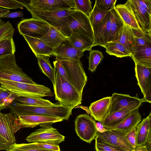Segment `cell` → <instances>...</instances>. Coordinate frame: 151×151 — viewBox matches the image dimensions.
<instances>
[{
  "label": "cell",
  "instance_id": "cell-1",
  "mask_svg": "<svg viewBox=\"0 0 151 151\" xmlns=\"http://www.w3.org/2000/svg\"><path fill=\"white\" fill-rule=\"evenodd\" d=\"M13 114L20 115H37L61 118L68 120L72 115L73 108L62 104H54L48 106H34L13 102L9 106Z\"/></svg>",
  "mask_w": 151,
  "mask_h": 151
},
{
  "label": "cell",
  "instance_id": "cell-2",
  "mask_svg": "<svg viewBox=\"0 0 151 151\" xmlns=\"http://www.w3.org/2000/svg\"><path fill=\"white\" fill-rule=\"evenodd\" d=\"M55 99L60 104L73 108L81 104L82 95L71 83L62 77L54 67Z\"/></svg>",
  "mask_w": 151,
  "mask_h": 151
},
{
  "label": "cell",
  "instance_id": "cell-3",
  "mask_svg": "<svg viewBox=\"0 0 151 151\" xmlns=\"http://www.w3.org/2000/svg\"><path fill=\"white\" fill-rule=\"evenodd\" d=\"M0 83L1 86L16 97L42 98L54 95L49 88L37 83L31 84L4 79L0 80Z\"/></svg>",
  "mask_w": 151,
  "mask_h": 151
},
{
  "label": "cell",
  "instance_id": "cell-4",
  "mask_svg": "<svg viewBox=\"0 0 151 151\" xmlns=\"http://www.w3.org/2000/svg\"><path fill=\"white\" fill-rule=\"evenodd\" d=\"M23 128L18 117L11 113L0 115V150L9 151L16 143L15 133Z\"/></svg>",
  "mask_w": 151,
  "mask_h": 151
},
{
  "label": "cell",
  "instance_id": "cell-5",
  "mask_svg": "<svg viewBox=\"0 0 151 151\" xmlns=\"http://www.w3.org/2000/svg\"><path fill=\"white\" fill-rule=\"evenodd\" d=\"M36 84L17 65L14 54L0 57V80Z\"/></svg>",
  "mask_w": 151,
  "mask_h": 151
},
{
  "label": "cell",
  "instance_id": "cell-6",
  "mask_svg": "<svg viewBox=\"0 0 151 151\" xmlns=\"http://www.w3.org/2000/svg\"><path fill=\"white\" fill-rule=\"evenodd\" d=\"M74 10L70 9L54 12L36 10L29 11L31 14L32 17L45 22L68 37L71 32L67 24V17Z\"/></svg>",
  "mask_w": 151,
  "mask_h": 151
},
{
  "label": "cell",
  "instance_id": "cell-7",
  "mask_svg": "<svg viewBox=\"0 0 151 151\" xmlns=\"http://www.w3.org/2000/svg\"><path fill=\"white\" fill-rule=\"evenodd\" d=\"M58 60L60 61L65 70L72 84L82 95L87 77L80 60L68 59Z\"/></svg>",
  "mask_w": 151,
  "mask_h": 151
},
{
  "label": "cell",
  "instance_id": "cell-8",
  "mask_svg": "<svg viewBox=\"0 0 151 151\" xmlns=\"http://www.w3.org/2000/svg\"><path fill=\"white\" fill-rule=\"evenodd\" d=\"M67 24L71 33L81 34L95 42L93 31L87 15L80 11L75 10L68 16Z\"/></svg>",
  "mask_w": 151,
  "mask_h": 151
},
{
  "label": "cell",
  "instance_id": "cell-9",
  "mask_svg": "<svg viewBox=\"0 0 151 151\" xmlns=\"http://www.w3.org/2000/svg\"><path fill=\"white\" fill-rule=\"evenodd\" d=\"M144 102H145L143 98L114 93L111 97V102L107 115L120 111H133L138 109Z\"/></svg>",
  "mask_w": 151,
  "mask_h": 151
},
{
  "label": "cell",
  "instance_id": "cell-10",
  "mask_svg": "<svg viewBox=\"0 0 151 151\" xmlns=\"http://www.w3.org/2000/svg\"><path fill=\"white\" fill-rule=\"evenodd\" d=\"M75 130L81 140L90 143L96 136V122L86 114L77 116L75 121Z\"/></svg>",
  "mask_w": 151,
  "mask_h": 151
},
{
  "label": "cell",
  "instance_id": "cell-11",
  "mask_svg": "<svg viewBox=\"0 0 151 151\" xmlns=\"http://www.w3.org/2000/svg\"><path fill=\"white\" fill-rule=\"evenodd\" d=\"M50 26L41 20L32 17L22 19L18 24L17 27L21 35L39 38L47 33Z\"/></svg>",
  "mask_w": 151,
  "mask_h": 151
},
{
  "label": "cell",
  "instance_id": "cell-12",
  "mask_svg": "<svg viewBox=\"0 0 151 151\" xmlns=\"http://www.w3.org/2000/svg\"><path fill=\"white\" fill-rule=\"evenodd\" d=\"M74 0H31L25 7L28 11L54 12L73 9Z\"/></svg>",
  "mask_w": 151,
  "mask_h": 151
},
{
  "label": "cell",
  "instance_id": "cell-13",
  "mask_svg": "<svg viewBox=\"0 0 151 151\" xmlns=\"http://www.w3.org/2000/svg\"><path fill=\"white\" fill-rule=\"evenodd\" d=\"M65 137L60 134L52 126L41 127L32 133L26 138L28 142L49 143L59 145L65 140Z\"/></svg>",
  "mask_w": 151,
  "mask_h": 151
},
{
  "label": "cell",
  "instance_id": "cell-14",
  "mask_svg": "<svg viewBox=\"0 0 151 151\" xmlns=\"http://www.w3.org/2000/svg\"><path fill=\"white\" fill-rule=\"evenodd\" d=\"M135 64V76L145 102L151 103V68Z\"/></svg>",
  "mask_w": 151,
  "mask_h": 151
},
{
  "label": "cell",
  "instance_id": "cell-15",
  "mask_svg": "<svg viewBox=\"0 0 151 151\" xmlns=\"http://www.w3.org/2000/svg\"><path fill=\"white\" fill-rule=\"evenodd\" d=\"M127 134L115 129H107L105 132H97V135L105 142L126 151H134V149L128 142Z\"/></svg>",
  "mask_w": 151,
  "mask_h": 151
},
{
  "label": "cell",
  "instance_id": "cell-16",
  "mask_svg": "<svg viewBox=\"0 0 151 151\" xmlns=\"http://www.w3.org/2000/svg\"><path fill=\"white\" fill-rule=\"evenodd\" d=\"M23 128H33L40 126L41 127L52 126L54 123L63 120L61 118L37 115H27L18 116Z\"/></svg>",
  "mask_w": 151,
  "mask_h": 151
},
{
  "label": "cell",
  "instance_id": "cell-17",
  "mask_svg": "<svg viewBox=\"0 0 151 151\" xmlns=\"http://www.w3.org/2000/svg\"><path fill=\"white\" fill-rule=\"evenodd\" d=\"M128 1L141 29L145 32H151V15L135 0Z\"/></svg>",
  "mask_w": 151,
  "mask_h": 151
},
{
  "label": "cell",
  "instance_id": "cell-18",
  "mask_svg": "<svg viewBox=\"0 0 151 151\" xmlns=\"http://www.w3.org/2000/svg\"><path fill=\"white\" fill-rule=\"evenodd\" d=\"M84 51L74 47L68 40L62 42L53 49V55L56 59H72L80 60Z\"/></svg>",
  "mask_w": 151,
  "mask_h": 151
},
{
  "label": "cell",
  "instance_id": "cell-19",
  "mask_svg": "<svg viewBox=\"0 0 151 151\" xmlns=\"http://www.w3.org/2000/svg\"><path fill=\"white\" fill-rule=\"evenodd\" d=\"M111 17L109 11L100 24L93 31L95 37L94 46H102L109 42L111 33Z\"/></svg>",
  "mask_w": 151,
  "mask_h": 151
},
{
  "label": "cell",
  "instance_id": "cell-20",
  "mask_svg": "<svg viewBox=\"0 0 151 151\" xmlns=\"http://www.w3.org/2000/svg\"><path fill=\"white\" fill-rule=\"evenodd\" d=\"M111 102V97L103 98L91 103L89 107L91 115L101 122L107 114Z\"/></svg>",
  "mask_w": 151,
  "mask_h": 151
},
{
  "label": "cell",
  "instance_id": "cell-21",
  "mask_svg": "<svg viewBox=\"0 0 151 151\" xmlns=\"http://www.w3.org/2000/svg\"><path fill=\"white\" fill-rule=\"evenodd\" d=\"M136 128V147L145 145L151 139V112L137 125Z\"/></svg>",
  "mask_w": 151,
  "mask_h": 151
},
{
  "label": "cell",
  "instance_id": "cell-22",
  "mask_svg": "<svg viewBox=\"0 0 151 151\" xmlns=\"http://www.w3.org/2000/svg\"><path fill=\"white\" fill-rule=\"evenodd\" d=\"M131 58L135 63L151 68V44L135 46Z\"/></svg>",
  "mask_w": 151,
  "mask_h": 151
},
{
  "label": "cell",
  "instance_id": "cell-23",
  "mask_svg": "<svg viewBox=\"0 0 151 151\" xmlns=\"http://www.w3.org/2000/svg\"><path fill=\"white\" fill-rule=\"evenodd\" d=\"M114 8L125 24L130 26L133 29L141 30L128 0L124 4L117 5Z\"/></svg>",
  "mask_w": 151,
  "mask_h": 151
},
{
  "label": "cell",
  "instance_id": "cell-24",
  "mask_svg": "<svg viewBox=\"0 0 151 151\" xmlns=\"http://www.w3.org/2000/svg\"><path fill=\"white\" fill-rule=\"evenodd\" d=\"M35 55H53V48L38 38L22 35Z\"/></svg>",
  "mask_w": 151,
  "mask_h": 151
},
{
  "label": "cell",
  "instance_id": "cell-25",
  "mask_svg": "<svg viewBox=\"0 0 151 151\" xmlns=\"http://www.w3.org/2000/svg\"><path fill=\"white\" fill-rule=\"evenodd\" d=\"M133 111L113 129L127 134L136 127L142 121V117L138 110Z\"/></svg>",
  "mask_w": 151,
  "mask_h": 151
},
{
  "label": "cell",
  "instance_id": "cell-26",
  "mask_svg": "<svg viewBox=\"0 0 151 151\" xmlns=\"http://www.w3.org/2000/svg\"><path fill=\"white\" fill-rule=\"evenodd\" d=\"M38 38L54 49L63 41L68 40V37L57 29L50 26L47 33Z\"/></svg>",
  "mask_w": 151,
  "mask_h": 151
},
{
  "label": "cell",
  "instance_id": "cell-27",
  "mask_svg": "<svg viewBox=\"0 0 151 151\" xmlns=\"http://www.w3.org/2000/svg\"><path fill=\"white\" fill-rule=\"evenodd\" d=\"M116 42L124 46L132 54L135 45V39L131 27L124 24L119 30V37Z\"/></svg>",
  "mask_w": 151,
  "mask_h": 151
},
{
  "label": "cell",
  "instance_id": "cell-28",
  "mask_svg": "<svg viewBox=\"0 0 151 151\" xmlns=\"http://www.w3.org/2000/svg\"><path fill=\"white\" fill-rule=\"evenodd\" d=\"M68 40L75 48L84 51H90L95 44L90 38L79 33H72L68 37Z\"/></svg>",
  "mask_w": 151,
  "mask_h": 151
},
{
  "label": "cell",
  "instance_id": "cell-29",
  "mask_svg": "<svg viewBox=\"0 0 151 151\" xmlns=\"http://www.w3.org/2000/svg\"><path fill=\"white\" fill-rule=\"evenodd\" d=\"M133 111H120L107 115L101 122L106 130L113 129Z\"/></svg>",
  "mask_w": 151,
  "mask_h": 151
},
{
  "label": "cell",
  "instance_id": "cell-30",
  "mask_svg": "<svg viewBox=\"0 0 151 151\" xmlns=\"http://www.w3.org/2000/svg\"><path fill=\"white\" fill-rule=\"evenodd\" d=\"M106 52L109 55H114L117 57L123 58L129 56L132 54L124 46L116 42H109L103 45Z\"/></svg>",
  "mask_w": 151,
  "mask_h": 151
},
{
  "label": "cell",
  "instance_id": "cell-31",
  "mask_svg": "<svg viewBox=\"0 0 151 151\" xmlns=\"http://www.w3.org/2000/svg\"><path fill=\"white\" fill-rule=\"evenodd\" d=\"M111 33L109 42H116L118 39L119 31L125 24L114 8L110 11Z\"/></svg>",
  "mask_w": 151,
  "mask_h": 151
},
{
  "label": "cell",
  "instance_id": "cell-32",
  "mask_svg": "<svg viewBox=\"0 0 151 151\" xmlns=\"http://www.w3.org/2000/svg\"><path fill=\"white\" fill-rule=\"evenodd\" d=\"M37 60L38 63L41 71L50 79L53 86L55 84V76L54 69L49 60L50 56L36 55H35Z\"/></svg>",
  "mask_w": 151,
  "mask_h": 151
},
{
  "label": "cell",
  "instance_id": "cell-33",
  "mask_svg": "<svg viewBox=\"0 0 151 151\" xmlns=\"http://www.w3.org/2000/svg\"><path fill=\"white\" fill-rule=\"evenodd\" d=\"M14 101L22 104L34 106H48L54 104L49 100L42 98L16 97Z\"/></svg>",
  "mask_w": 151,
  "mask_h": 151
},
{
  "label": "cell",
  "instance_id": "cell-34",
  "mask_svg": "<svg viewBox=\"0 0 151 151\" xmlns=\"http://www.w3.org/2000/svg\"><path fill=\"white\" fill-rule=\"evenodd\" d=\"M109 12L100 9L94 4L92 11L88 15L93 30L100 24Z\"/></svg>",
  "mask_w": 151,
  "mask_h": 151
},
{
  "label": "cell",
  "instance_id": "cell-35",
  "mask_svg": "<svg viewBox=\"0 0 151 151\" xmlns=\"http://www.w3.org/2000/svg\"><path fill=\"white\" fill-rule=\"evenodd\" d=\"M132 30L135 36V46H144L151 44V32H145L140 29Z\"/></svg>",
  "mask_w": 151,
  "mask_h": 151
},
{
  "label": "cell",
  "instance_id": "cell-36",
  "mask_svg": "<svg viewBox=\"0 0 151 151\" xmlns=\"http://www.w3.org/2000/svg\"><path fill=\"white\" fill-rule=\"evenodd\" d=\"M103 58L102 52L99 50H91L89 51L88 69L92 72L95 71Z\"/></svg>",
  "mask_w": 151,
  "mask_h": 151
},
{
  "label": "cell",
  "instance_id": "cell-37",
  "mask_svg": "<svg viewBox=\"0 0 151 151\" xmlns=\"http://www.w3.org/2000/svg\"><path fill=\"white\" fill-rule=\"evenodd\" d=\"M95 139L96 151H126L105 142L97 135Z\"/></svg>",
  "mask_w": 151,
  "mask_h": 151
},
{
  "label": "cell",
  "instance_id": "cell-38",
  "mask_svg": "<svg viewBox=\"0 0 151 151\" xmlns=\"http://www.w3.org/2000/svg\"><path fill=\"white\" fill-rule=\"evenodd\" d=\"M9 151H51L38 147L35 142L16 144L12 145Z\"/></svg>",
  "mask_w": 151,
  "mask_h": 151
},
{
  "label": "cell",
  "instance_id": "cell-39",
  "mask_svg": "<svg viewBox=\"0 0 151 151\" xmlns=\"http://www.w3.org/2000/svg\"><path fill=\"white\" fill-rule=\"evenodd\" d=\"M14 31V28L9 21L5 22L0 18V40L13 37Z\"/></svg>",
  "mask_w": 151,
  "mask_h": 151
},
{
  "label": "cell",
  "instance_id": "cell-40",
  "mask_svg": "<svg viewBox=\"0 0 151 151\" xmlns=\"http://www.w3.org/2000/svg\"><path fill=\"white\" fill-rule=\"evenodd\" d=\"M75 10L80 11L88 16L92 10V2L90 0H74Z\"/></svg>",
  "mask_w": 151,
  "mask_h": 151
},
{
  "label": "cell",
  "instance_id": "cell-41",
  "mask_svg": "<svg viewBox=\"0 0 151 151\" xmlns=\"http://www.w3.org/2000/svg\"><path fill=\"white\" fill-rule=\"evenodd\" d=\"M16 96L10 91L5 90L0 93V109L2 110L9 107L14 102Z\"/></svg>",
  "mask_w": 151,
  "mask_h": 151
},
{
  "label": "cell",
  "instance_id": "cell-42",
  "mask_svg": "<svg viewBox=\"0 0 151 151\" xmlns=\"http://www.w3.org/2000/svg\"><path fill=\"white\" fill-rule=\"evenodd\" d=\"M29 1L25 2L19 0H0V7L10 9H16L26 7Z\"/></svg>",
  "mask_w": 151,
  "mask_h": 151
},
{
  "label": "cell",
  "instance_id": "cell-43",
  "mask_svg": "<svg viewBox=\"0 0 151 151\" xmlns=\"http://www.w3.org/2000/svg\"><path fill=\"white\" fill-rule=\"evenodd\" d=\"M15 51V46L13 37H11L0 48V57L6 55L14 54Z\"/></svg>",
  "mask_w": 151,
  "mask_h": 151
},
{
  "label": "cell",
  "instance_id": "cell-44",
  "mask_svg": "<svg viewBox=\"0 0 151 151\" xmlns=\"http://www.w3.org/2000/svg\"><path fill=\"white\" fill-rule=\"evenodd\" d=\"M116 1V0H96L95 5L101 10L109 12L114 8Z\"/></svg>",
  "mask_w": 151,
  "mask_h": 151
},
{
  "label": "cell",
  "instance_id": "cell-45",
  "mask_svg": "<svg viewBox=\"0 0 151 151\" xmlns=\"http://www.w3.org/2000/svg\"><path fill=\"white\" fill-rule=\"evenodd\" d=\"M53 63L54 67L57 69L60 75L65 79L71 84L67 72L60 61L56 59Z\"/></svg>",
  "mask_w": 151,
  "mask_h": 151
},
{
  "label": "cell",
  "instance_id": "cell-46",
  "mask_svg": "<svg viewBox=\"0 0 151 151\" xmlns=\"http://www.w3.org/2000/svg\"><path fill=\"white\" fill-rule=\"evenodd\" d=\"M35 145L40 147L51 151H60L59 145L49 143L35 142Z\"/></svg>",
  "mask_w": 151,
  "mask_h": 151
},
{
  "label": "cell",
  "instance_id": "cell-47",
  "mask_svg": "<svg viewBox=\"0 0 151 151\" xmlns=\"http://www.w3.org/2000/svg\"><path fill=\"white\" fill-rule=\"evenodd\" d=\"M136 128H135L126 134V139L132 147L134 149L136 147Z\"/></svg>",
  "mask_w": 151,
  "mask_h": 151
},
{
  "label": "cell",
  "instance_id": "cell-48",
  "mask_svg": "<svg viewBox=\"0 0 151 151\" xmlns=\"http://www.w3.org/2000/svg\"><path fill=\"white\" fill-rule=\"evenodd\" d=\"M136 2L151 15V0H135Z\"/></svg>",
  "mask_w": 151,
  "mask_h": 151
},
{
  "label": "cell",
  "instance_id": "cell-49",
  "mask_svg": "<svg viewBox=\"0 0 151 151\" xmlns=\"http://www.w3.org/2000/svg\"><path fill=\"white\" fill-rule=\"evenodd\" d=\"M23 13L21 11H17L8 13L4 15L1 18H14L22 17L23 16Z\"/></svg>",
  "mask_w": 151,
  "mask_h": 151
},
{
  "label": "cell",
  "instance_id": "cell-50",
  "mask_svg": "<svg viewBox=\"0 0 151 151\" xmlns=\"http://www.w3.org/2000/svg\"><path fill=\"white\" fill-rule=\"evenodd\" d=\"M96 127L97 132L99 133H103L107 130L100 122H96Z\"/></svg>",
  "mask_w": 151,
  "mask_h": 151
},
{
  "label": "cell",
  "instance_id": "cell-51",
  "mask_svg": "<svg viewBox=\"0 0 151 151\" xmlns=\"http://www.w3.org/2000/svg\"><path fill=\"white\" fill-rule=\"evenodd\" d=\"M134 151H149L146 145H142L136 147Z\"/></svg>",
  "mask_w": 151,
  "mask_h": 151
},
{
  "label": "cell",
  "instance_id": "cell-52",
  "mask_svg": "<svg viewBox=\"0 0 151 151\" xmlns=\"http://www.w3.org/2000/svg\"><path fill=\"white\" fill-rule=\"evenodd\" d=\"M9 10L0 8V18L5 14L9 13Z\"/></svg>",
  "mask_w": 151,
  "mask_h": 151
},
{
  "label": "cell",
  "instance_id": "cell-53",
  "mask_svg": "<svg viewBox=\"0 0 151 151\" xmlns=\"http://www.w3.org/2000/svg\"><path fill=\"white\" fill-rule=\"evenodd\" d=\"M12 37H8L0 40V48L9 40L10 38Z\"/></svg>",
  "mask_w": 151,
  "mask_h": 151
},
{
  "label": "cell",
  "instance_id": "cell-54",
  "mask_svg": "<svg viewBox=\"0 0 151 151\" xmlns=\"http://www.w3.org/2000/svg\"><path fill=\"white\" fill-rule=\"evenodd\" d=\"M6 89H5L1 86L0 87V93Z\"/></svg>",
  "mask_w": 151,
  "mask_h": 151
},
{
  "label": "cell",
  "instance_id": "cell-55",
  "mask_svg": "<svg viewBox=\"0 0 151 151\" xmlns=\"http://www.w3.org/2000/svg\"><path fill=\"white\" fill-rule=\"evenodd\" d=\"M2 110L1 109H0V115H1L2 113L1 112V111Z\"/></svg>",
  "mask_w": 151,
  "mask_h": 151
}]
</instances>
